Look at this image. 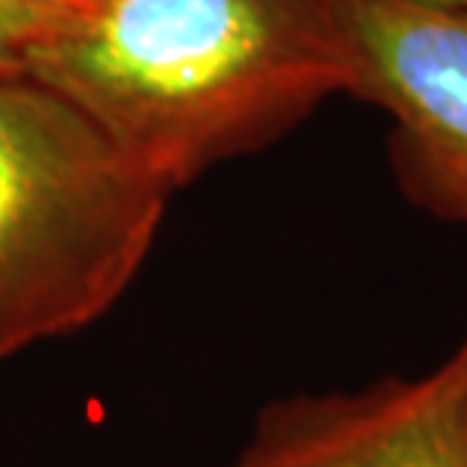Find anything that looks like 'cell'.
Returning <instances> with one entry per match:
<instances>
[{"mask_svg": "<svg viewBox=\"0 0 467 467\" xmlns=\"http://www.w3.org/2000/svg\"><path fill=\"white\" fill-rule=\"evenodd\" d=\"M49 13L31 0H0V73H25V55Z\"/></svg>", "mask_w": 467, "mask_h": 467, "instance_id": "5", "label": "cell"}, {"mask_svg": "<svg viewBox=\"0 0 467 467\" xmlns=\"http://www.w3.org/2000/svg\"><path fill=\"white\" fill-rule=\"evenodd\" d=\"M25 77L176 192L352 95L355 58L340 0H70Z\"/></svg>", "mask_w": 467, "mask_h": 467, "instance_id": "1", "label": "cell"}, {"mask_svg": "<svg viewBox=\"0 0 467 467\" xmlns=\"http://www.w3.org/2000/svg\"><path fill=\"white\" fill-rule=\"evenodd\" d=\"M171 194L70 100L0 73V361L104 319Z\"/></svg>", "mask_w": 467, "mask_h": 467, "instance_id": "2", "label": "cell"}, {"mask_svg": "<svg viewBox=\"0 0 467 467\" xmlns=\"http://www.w3.org/2000/svg\"><path fill=\"white\" fill-rule=\"evenodd\" d=\"M31 4H36L40 9H46V13H55V9H61L64 4H70V0H31Z\"/></svg>", "mask_w": 467, "mask_h": 467, "instance_id": "6", "label": "cell"}, {"mask_svg": "<svg viewBox=\"0 0 467 467\" xmlns=\"http://www.w3.org/2000/svg\"><path fill=\"white\" fill-rule=\"evenodd\" d=\"M352 95L395 119L400 185L434 216L467 225V6L340 0Z\"/></svg>", "mask_w": 467, "mask_h": 467, "instance_id": "3", "label": "cell"}, {"mask_svg": "<svg viewBox=\"0 0 467 467\" xmlns=\"http://www.w3.org/2000/svg\"><path fill=\"white\" fill-rule=\"evenodd\" d=\"M234 467H467V334L425 377L270 400Z\"/></svg>", "mask_w": 467, "mask_h": 467, "instance_id": "4", "label": "cell"}, {"mask_svg": "<svg viewBox=\"0 0 467 467\" xmlns=\"http://www.w3.org/2000/svg\"><path fill=\"white\" fill-rule=\"evenodd\" d=\"M425 4H443V6H467V0H425Z\"/></svg>", "mask_w": 467, "mask_h": 467, "instance_id": "7", "label": "cell"}]
</instances>
